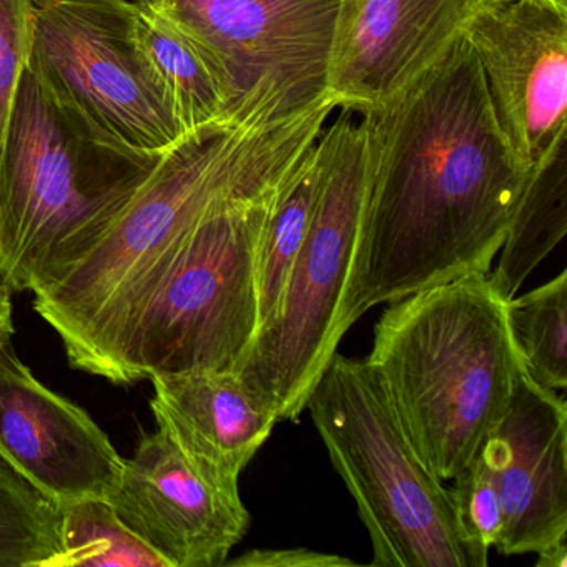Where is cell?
Wrapping results in <instances>:
<instances>
[{
	"label": "cell",
	"instance_id": "obj_20",
	"mask_svg": "<svg viewBox=\"0 0 567 567\" xmlns=\"http://www.w3.org/2000/svg\"><path fill=\"white\" fill-rule=\"evenodd\" d=\"M61 540V554L51 567H172L104 497L62 507Z\"/></svg>",
	"mask_w": 567,
	"mask_h": 567
},
{
	"label": "cell",
	"instance_id": "obj_4",
	"mask_svg": "<svg viewBox=\"0 0 567 567\" xmlns=\"http://www.w3.org/2000/svg\"><path fill=\"white\" fill-rule=\"evenodd\" d=\"M161 157L95 137L25 69L0 152V280L35 293L62 277Z\"/></svg>",
	"mask_w": 567,
	"mask_h": 567
},
{
	"label": "cell",
	"instance_id": "obj_7",
	"mask_svg": "<svg viewBox=\"0 0 567 567\" xmlns=\"http://www.w3.org/2000/svg\"><path fill=\"white\" fill-rule=\"evenodd\" d=\"M280 185L218 208L192 231L132 333L124 384L161 373L237 371L260 328L258 241Z\"/></svg>",
	"mask_w": 567,
	"mask_h": 567
},
{
	"label": "cell",
	"instance_id": "obj_12",
	"mask_svg": "<svg viewBox=\"0 0 567 567\" xmlns=\"http://www.w3.org/2000/svg\"><path fill=\"white\" fill-rule=\"evenodd\" d=\"M499 127L527 168L567 134V12L511 0L467 31Z\"/></svg>",
	"mask_w": 567,
	"mask_h": 567
},
{
	"label": "cell",
	"instance_id": "obj_1",
	"mask_svg": "<svg viewBox=\"0 0 567 567\" xmlns=\"http://www.w3.org/2000/svg\"><path fill=\"white\" fill-rule=\"evenodd\" d=\"M361 121L363 220L351 327L378 305L489 274L533 171L499 127L467 35Z\"/></svg>",
	"mask_w": 567,
	"mask_h": 567
},
{
	"label": "cell",
	"instance_id": "obj_15",
	"mask_svg": "<svg viewBox=\"0 0 567 567\" xmlns=\"http://www.w3.org/2000/svg\"><path fill=\"white\" fill-rule=\"evenodd\" d=\"M152 413L185 456L215 476L240 483L278 416L237 371L192 370L148 378Z\"/></svg>",
	"mask_w": 567,
	"mask_h": 567
},
{
	"label": "cell",
	"instance_id": "obj_2",
	"mask_svg": "<svg viewBox=\"0 0 567 567\" xmlns=\"http://www.w3.org/2000/svg\"><path fill=\"white\" fill-rule=\"evenodd\" d=\"M334 109L327 97L284 121L255 112L165 152L94 247L34 293L72 367L124 384L132 333L192 231L218 208L271 194L317 145Z\"/></svg>",
	"mask_w": 567,
	"mask_h": 567
},
{
	"label": "cell",
	"instance_id": "obj_6",
	"mask_svg": "<svg viewBox=\"0 0 567 567\" xmlns=\"http://www.w3.org/2000/svg\"><path fill=\"white\" fill-rule=\"evenodd\" d=\"M307 410L370 534L371 566L471 567L450 487L411 446L367 361L337 351Z\"/></svg>",
	"mask_w": 567,
	"mask_h": 567
},
{
	"label": "cell",
	"instance_id": "obj_10",
	"mask_svg": "<svg viewBox=\"0 0 567 567\" xmlns=\"http://www.w3.org/2000/svg\"><path fill=\"white\" fill-rule=\"evenodd\" d=\"M511 0H340L328 64L338 107L371 112L436 65Z\"/></svg>",
	"mask_w": 567,
	"mask_h": 567
},
{
	"label": "cell",
	"instance_id": "obj_27",
	"mask_svg": "<svg viewBox=\"0 0 567 567\" xmlns=\"http://www.w3.org/2000/svg\"><path fill=\"white\" fill-rule=\"evenodd\" d=\"M134 2H148V0H134Z\"/></svg>",
	"mask_w": 567,
	"mask_h": 567
},
{
	"label": "cell",
	"instance_id": "obj_17",
	"mask_svg": "<svg viewBox=\"0 0 567 567\" xmlns=\"http://www.w3.org/2000/svg\"><path fill=\"white\" fill-rule=\"evenodd\" d=\"M135 16L138 38L174 102L185 134L255 114L237 111L218 69L167 19L142 2H135Z\"/></svg>",
	"mask_w": 567,
	"mask_h": 567
},
{
	"label": "cell",
	"instance_id": "obj_21",
	"mask_svg": "<svg viewBox=\"0 0 567 567\" xmlns=\"http://www.w3.org/2000/svg\"><path fill=\"white\" fill-rule=\"evenodd\" d=\"M62 507L0 456V567H51Z\"/></svg>",
	"mask_w": 567,
	"mask_h": 567
},
{
	"label": "cell",
	"instance_id": "obj_16",
	"mask_svg": "<svg viewBox=\"0 0 567 567\" xmlns=\"http://www.w3.org/2000/svg\"><path fill=\"white\" fill-rule=\"evenodd\" d=\"M567 234V134L534 165L501 245L491 281L506 298L516 297L533 271Z\"/></svg>",
	"mask_w": 567,
	"mask_h": 567
},
{
	"label": "cell",
	"instance_id": "obj_13",
	"mask_svg": "<svg viewBox=\"0 0 567 567\" xmlns=\"http://www.w3.org/2000/svg\"><path fill=\"white\" fill-rule=\"evenodd\" d=\"M0 456L61 507L109 499L124 470L91 414L42 384L12 344L0 348Z\"/></svg>",
	"mask_w": 567,
	"mask_h": 567
},
{
	"label": "cell",
	"instance_id": "obj_5",
	"mask_svg": "<svg viewBox=\"0 0 567 567\" xmlns=\"http://www.w3.org/2000/svg\"><path fill=\"white\" fill-rule=\"evenodd\" d=\"M341 107L318 141V192L310 225L274 317L258 331L237 373L277 413L293 421L351 324L348 297L360 245L364 125Z\"/></svg>",
	"mask_w": 567,
	"mask_h": 567
},
{
	"label": "cell",
	"instance_id": "obj_11",
	"mask_svg": "<svg viewBox=\"0 0 567 567\" xmlns=\"http://www.w3.org/2000/svg\"><path fill=\"white\" fill-rule=\"evenodd\" d=\"M107 501L172 567L224 566L250 527L240 483L198 466L158 427L124 460Z\"/></svg>",
	"mask_w": 567,
	"mask_h": 567
},
{
	"label": "cell",
	"instance_id": "obj_25",
	"mask_svg": "<svg viewBox=\"0 0 567 567\" xmlns=\"http://www.w3.org/2000/svg\"><path fill=\"white\" fill-rule=\"evenodd\" d=\"M11 288L0 280V348L12 344L14 337V315H12Z\"/></svg>",
	"mask_w": 567,
	"mask_h": 567
},
{
	"label": "cell",
	"instance_id": "obj_26",
	"mask_svg": "<svg viewBox=\"0 0 567 567\" xmlns=\"http://www.w3.org/2000/svg\"><path fill=\"white\" fill-rule=\"evenodd\" d=\"M536 556L537 567H567V539L544 547Z\"/></svg>",
	"mask_w": 567,
	"mask_h": 567
},
{
	"label": "cell",
	"instance_id": "obj_18",
	"mask_svg": "<svg viewBox=\"0 0 567 567\" xmlns=\"http://www.w3.org/2000/svg\"><path fill=\"white\" fill-rule=\"evenodd\" d=\"M317 192L318 142L280 185L265 217L257 250L258 331L274 317L284 297L310 225Z\"/></svg>",
	"mask_w": 567,
	"mask_h": 567
},
{
	"label": "cell",
	"instance_id": "obj_3",
	"mask_svg": "<svg viewBox=\"0 0 567 567\" xmlns=\"http://www.w3.org/2000/svg\"><path fill=\"white\" fill-rule=\"evenodd\" d=\"M368 367L424 466L447 483L499 426L519 380L507 300L489 274L393 301Z\"/></svg>",
	"mask_w": 567,
	"mask_h": 567
},
{
	"label": "cell",
	"instance_id": "obj_24",
	"mask_svg": "<svg viewBox=\"0 0 567 567\" xmlns=\"http://www.w3.org/2000/svg\"><path fill=\"white\" fill-rule=\"evenodd\" d=\"M353 560L337 554L318 553L307 547H287V549H251L224 566L237 567H347Z\"/></svg>",
	"mask_w": 567,
	"mask_h": 567
},
{
	"label": "cell",
	"instance_id": "obj_8",
	"mask_svg": "<svg viewBox=\"0 0 567 567\" xmlns=\"http://www.w3.org/2000/svg\"><path fill=\"white\" fill-rule=\"evenodd\" d=\"M28 71L115 147L161 157L187 137L138 38L134 0H34Z\"/></svg>",
	"mask_w": 567,
	"mask_h": 567
},
{
	"label": "cell",
	"instance_id": "obj_22",
	"mask_svg": "<svg viewBox=\"0 0 567 567\" xmlns=\"http://www.w3.org/2000/svg\"><path fill=\"white\" fill-rule=\"evenodd\" d=\"M451 481L453 487H450V493L471 567H486L489 550L493 547L497 549L503 536V504L496 483L477 454Z\"/></svg>",
	"mask_w": 567,
	"mask_h": 567
},
{
	"label": "cell",
	"instance_id": "obj_23",
	"mask_svg": "<svg viewBox=\"0 0 567 567\" xmlns=\"http://www.w3.org/2000/svg\"><path fill=\"white\" fill-rule=\"evenodd\" d=\"M34 0H0V152L32 49Z\"/></svg>",
	"mask_w": 567,
	"mask_h": 567
},
{
	"label": "cell",
	"instance_id": "obj_9",
	"mask_svg": "<svg viewBox=\"0 0 567 567\" xmlns=\"http://www.w3.org/2000/svg\"><path fill=\"white\" fill-rule=\"evenodd\" d=\"M218 69L240 114L288 118L328 95L340 0H148Z\"/></svg>",
	"mask_w": 567,
	"mask_h": 567
},
{
	"label": "cell",
	"instance_id": "obj_14",
	"mask_svg": "<svg viewBox=\"0 0 567 567\" xmlns=\"http://www.w3.org/2000/svg\"><path fill=\"white\" fill-rule=\"evenodd\" d=\"M477 456L503 504L501 554H537L567 539V406L560 394L520 371L506 417Z\"/></svg>",
	"mask_w": 567,
	"mask_h": 567
},
{
	"label": "cell",
	"instance_id": "obj_19",
	"mask_svg": "<svg viewBox=\"0 0 567 567\" xmlns=\"http://www.w3.org/2000/svg\"><path fill=\"white\" fill-rule=\"evenodd\" d=\"M520 367L544 390L567 388V270L507 301Z\"/></svg>",
	"mask_w": 567,
	"mask_h": 567
}]
</instances>
